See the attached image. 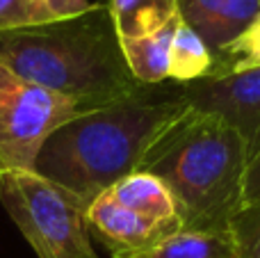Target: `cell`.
Wrapping results in <instances>:
<instances>
[{
	"mask_svg": "<svg viewBox=\"0 0 260 258\" xmlns=\"http://www.w3.org/2000/svg\"><path fill=\"white\" fill-rule=\"evenodd\" d=\"M187 108L180 82L144 85L59 126L44 142L32 172L89 208L96 197L139 172L148 149Z\"/></svg>",
	"mask_w": 260,
	"mask_h": 258,
	"instance_id": "cell-1",
	"label": "cell"
},
{
	"mask_svg": "<svg viewBox=\"0 0 260 258\" xmlns=\"http://www.w3.org/2000/svg\"><path fill=\"white\" fill-rule=\"evenodd\" d=\"M0 64L89 112L144 87L126 64L108 3L62 21L0 30Z\"/></svg>",
	"mask_w": 260,
	"mask_h": 258,
	"instance_id": "cell-2",
	"label": "cell"
},
{
	"mask_svg": "<svg viewBox=\"0 0 260 258\" xmlns=\"http://www.w3.org/2000/svg\"><path fill=\"white\" fill-rule=\"evenodd\" d=\"M249 160L247 142L229 121L187 108L148 149L139 172L165 183L183 231L226 236L244 206Z\"/></svg>",
	"mask_w": 260,
	"mask_h": 258,
	"instance_id": "cell-3",
	"label": "cell"
},
{
	"mask_svg": "<svg viewBox=\"0 0 260 258\" xmlns=\"http://www.w3.org/2000/svg\"><path fill=\"white\" fill-rule=\"evenodd\" d=\"M0 204L39 258H101L91 245L87 208L39 174L0 169Z\"/></svg>",
	"mask_w": 260,
	"mask_h": 258,
	"instance_id": "cell-4",
	"label": "cell"
},
{
	"mask_svg": "<svg viewBox=\"0 0 260 258\" xmlns=\"http://www.w3.org/2000/svg\"><path fill=\"white\" fill-rule=\"evenodd\" d=\"M89 112L80 101L25 80L0 64V169H35L44 142Z\"/></svg>",
	"mask_w": 260,
	"mask_h": 258,
	"instance_id": "cell-5",
	"label": "cell"
},
{
	"mask_svg": "<svg viewBox=\"0 0 260 258\" xmlns=\"http://www.w3.org/2000/svg\"><path fill=\"white\" fill-rule=\"evenodd\" d=\"M185 103L229 121L256 153L260 146V69L229 76H208L180 85Z\"/></svg>",
	"mask_w": 260,
	"mask_h": 258,
	"instance_id": "cell-6",
	"label": "cell"
},
{
	"mask_svg": "<svg viewBox=\"0 0 260 258\" xmlns=\"http://www.w3.org/2000/svg\"><path fill=\"white\" fill-rule=\"evenodd\" d=\"M87 227L101 240L112 258H133L153 249L167 238L183 231L180 219L153 222L123 208L108 192L96 197L87 208Z\"/></svg>",
	"mask_w": 260,
	"mask_h": 258,
	"instance_id": "cell-7",
	"label": "cell"
},
{
	"mask_svg": "<svg viewBox=\"0 0 260 258\" xmlns=\"http://www.w3.org/2000/svg\"><path fill=\"white\" fill-rule=\"evenodd\" d=\"M178 23L180 18H176L169 25L160 27L151 35L135 37V39H119L126 64L137 82L160 85V82L169 80V50Z\"/></svg>",
	"mask_w": 260,
	"mask_h": 258,
	"instance_id": "cell-8",
	"label": "cell"
},
{
	"mask_svg": "<svg viewBox=\"0 0 260 258\" xmlns=\"http://www.w3.org/2000/svg\"><path fill=\"white\" fill-rule=\"evenodd\" d=\"M108 195L123 208L142 215L153 222H167V219H178L176 204L171 192L165 187L160 178L146 172H135L119 181L114 187H110Z\"/></svg>",
	"mask_w": 260,
	"mask_h": 258,
	"instance_id": "cell-9",
	"label": "cell"
},
{
	"mask_svg": "<svg viewBox=\"0 0 260 258\" xmlns=\"http://www.w3.org/2000/svg\"><path fill=\"white\" fill-rule=\"evenodd\" d=\"M119 39H135L157 32L180 18L176 0H108Z\"/></svg>",
	"mask_w": 260,
	"mask_h": 258,
	"instance_id": "cell-10",
	"label": "cell"
},
{
	"mask_svg": "<svg viewBox=\"0 0 260 258\" xmlns=\"http://www.w3.org/2000/svg\"><path fill=\"white\" fill-rule=\"evenodd\" d=\"M215 69V55L210 46L201 39L197 30L183 23L176 25L169 50V80L171 82H194L208 78Z\"/></svg>",
	"mask_w": 260,
	"mask_h": 258,
	"instance_id": "cell-11",
	"label": "cell"
},
{
	"mask_svg": "<svg viewBox=\"0 0 260 258\" xmlns=\"http://www.w3.org/2000/svg\"><path fill=\"white\" fill-rule=\"evenodd\" d=\"M133 258H235L229 236L178 231L153 249Z\"/></svg>",
	"mask_w": 260,
	"mask_h": 258,
	"instance_id": "cell-12",
	"label": "cell"
},
{
	"mask_svg": "<svg viewBox=\"0 0 260 258\" xmlns=\"http://www.w3.org/2000/svg\"><path fill=\"white\" fill-rule=\"evenodd\" d=\"M251 69H260V16L249 23L233 41L217 50L210 76H229Z\"/></svg>",
	"mask_w": 260,
	"mask_h": 258,
	"instance_id": "cell-13",
	"label": "cell"
},
{
	"mask_svg": "<svg viewBox=\"0 0 260 258\" xmlns=\"http://www.w3.org/2000/svg\"><path fill=\"white\" fill-rule=\"evenodd\" d=\"M226 236L235 258H260V199L247 201L233 215Z\"/></svg>",
	"mask_w": 260,
	"mask_h": 258,
	"instance_id": "cell-14",
	"label": "cell"
},
{
	"mask_svg": "<svg viewBox=\"0 0 260 258\" xmlns=\"http://www.w3.org/2000/svg\"><path fill=\"white\" fill-rule=\"evenodd\" d=\"M44 23L35 0H0V30Z\"/></svg>",
	"mask_w": 260,
	"mask_h": 258,
	"instance_id": "cell-15",
	"label": "cell"
},
{
	"mask_svg": "<svg viewBox=\"0 0 260 258\" xmlns=\"http://www.w3.org/2000/svg\"><path fill=\"white\" fill-rule=\"evenodd\" d=\"M35 5L39 9L41 21L48 23L85 14L94 3H89V0H35Z\"/></svg>",
	"mask_w": 260,
	"mask_h": 258,
	"instance_id": "cell-16",
	"label": "cell"
},
{
	"mask_svg": "<svg viewBox=\"0 0 260 258\" xmlns=\"http://www.w3.org/2000/svg\"><path fill=\"white\" fill-rule=\"evenodd\" d=\"M260 199V146L249 160L247 181H244V204Z\"/></svg>",
	"mask_w": 260,
	"mask_h": 258,
	"instance_id": "cell-17",
	"label": "cell"
}]
</instances>
